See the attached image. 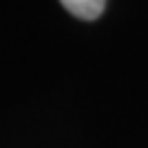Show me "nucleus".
<instances>
[{
    "label": "nucleus",
    "mask_w": 148,
    "mask_h": 148,
    "mask_svg": "<svg viewBox=\"0 0 148 148\" xmlns=\"http://www.w3.org/2000/svg\"><path fill=\"white\" fill-rule=\"evenodd\" d=\"M60 2L66 11H71L75 18H82V20L99 18L106 7V0H60Z\"/></svg>",
    "instance_id": "nucleus-1"
}]
</instances>
